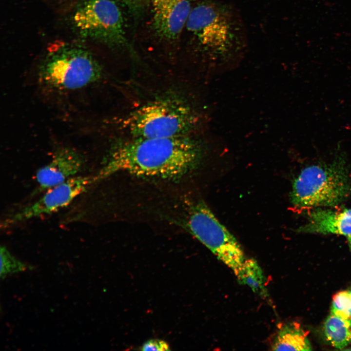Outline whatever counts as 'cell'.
Masks as SVG:
<instances>
[{
  "mask_svg": "<svg viewBox=\"0 0 351 351\" xmlns=\"http://www.w3.org/2000/svg\"><path fill=\"white\" fill-rule=\"evenodd\" d=\"M202 157L199 146L187 136L132 137L111 150L94 180L95 183L119 172L177 179L195 169Z\"/></svg>",
  "mask_w": 351,
  "mask_h": 351,
  "instance_id": "6da1fadb",
  "label": "cell"
},
{
  "mask_svg": "<svg viewBox=\"0 0 351 351\" xmlns=\"http://www.w3.org/2000/svg\"><path fill=\"white\" fill-rule=\"evenodd\" d=\"M186 27L196 51L215 72L236 66L248 48L246 28L237 10L222 0H202L193 6Z\"/></svg>",
  "mask_w": 351,
  "mask_h": 351,
  "instance_id": "7a4b0ae2",
  "label": "cell"
},
{
  "mask_svg": "<svg viewBox=\"0 0 351 351\" xmlns=\"http://www.w3.org/2000/svg\"><path fill=\"white\" fill-rule=\"evenodd\" d=\"M198 117L185 102L176 98L153 100L119 119V129L132 137L167 138L186 136Z\"/></svg>",
  "mask_w": 351,
  "mask_h": 351,
  "instance_id": "3957f363",
  "label": "cell"
},
{
  "mask_svg": "<svg viewBox=\"0 0 351 351\" xmlns=\"http://www.w3.org/2000/svg\"><path fill=\"white\" fill-rule=\"evenodd\" d=\"M40 82L59 91H74L98 81L102 70L85 49L70 45L51 47L39 69Z\"/></svg>",
  "mask_w": 351,
  "mask_h": 351,
  "instance_id": "277c9868",
  "label": "cell"
},
{
  "mask_svg": "<svg viewBox=\"0 0 351 351\" xmlns=\"http://www.w3.org/2000/svg\"><path fill=\"white\" fill-rule=\"evenodd\" d=\"M351 184L343 164L313 165L294 180L290 198L299 209L335 206L349 195Z\"/></svg>",
  "mask_w": 351,
  "mask_h": 351,
  "instance_id": "5b68a950",
  "label": "cell"
},
{
  "mask_svg": "<svg viewBox=\"0 0 351 351\" xmlns=\"http://www.w3.org/2000/svg\"><path fill=\"white\" fill-rule=\"evenodd\" d=\"M185 225L236 276L246 258L240 245L202 201L188 206Z\"/></svg>",
  "mask_w": 351,
  "mask_h": 351,
  "instance_id": "8992f818",
  "label": "cell"
},
{
  "mask_svg": "<svg viewBox=\"0 0 351 351\" xmlns=\"http://www.w3.org/2000/svg\"><path fill=\"white\" fill-rule=\"evenodd\" d=\"M74 21L84 37L114 46L126 43L122 15L112 0H87L75 12Z\"/></svg>",
  "mask_w": 351,
  "mask_h": 351,
  "instance_id": "52a82bcc",
  "label": "cell"
},
{
  "mask_svg": "<svg viewBox=\"0 0 351 351\" xmlns=\"http://www.w3.org/2000/svg\"><path fill=\"white\" fill-rule=\"evenodd\" d=\"M95 183L93 176H75L46 190L38 200L7 216L1 223L3 228L37 217L53 214L69 205Z\"/></svg>",
  "mask_w": 351,
  "mask_h": 351,
  "instance_id": "ba28073f",
  "label": "cell"
},
{
  "mask_svg": "<svg viewBox=\"0 0 351 351\" xmlns=\"http://www.w3.org/2000/svg\"><path fill=\"white\" fill-rule=\"evenodd\" d=\"M85 164L84 156L76 149L70 147L59 149L51 160L37 172L38 192L47 190L76 176Z\"/></svg>",
  "mask_w": 351,
  "mask_h": 351,
  "instance_id": "9c48e42d",
  "label": "cell"
},
{
  "mask_svg": "<svg viewBox=\"0 0 351 351\" xmlns=\"http://www.w3.org/2000/svg\"><path fill=\"white\" fill-rule=\"evenodd\" d=\"M193 0H152L153 26L168 40L178 38L191 13Z\"/></svg>",
  "mask_w": 351,
  "mask_h": 351,
  "instance_id": "30bf717a",
  "label": "cell"
},
{
  "mask_svg": "<svg viewBox=\"0 0 351 351\" xmlns=\"http://www.w3.org/2000/svg\"><path fill=\"white\" fill-rule=\"evenodd\" d=\"M300 232L351 235V209L332 210L316 209L309 214L308 222Z\"/></svg>",
  "mask_w": 351,
  "mask_h": 351,
  "instance_id": "8fae6325",
  "label": "cell"
},
{
  "mask_svg": "<svg viewBox=\"0 0 351 351\" xmlns=\"http://www.w3.org/2000/svg\"><path fill=\"white\" fill-rule=\"evenodd\" d=\"M273 351H311V345L307 334L297 323L281 326L271 344Z\"/></svg>",
  "mask_w": 351,
  "mask_h": 351,
  "instance_id": "7c38bea8",
  "label": "cell"
},
{
  "mask_svg": "<svg viewBox=\"0 0 351 351\" xmlns=\"http://www.w3.org/2000/svg\"><path fill=\"white\" fill-rule=\"evenodd\" d=\"M324 333L333 347L342 349L351 343V318H343L331 313L324 324Z\"/></svg>",
  "mask_w": 351,
  "mask_h": 351,
  "instance_id": "4fadbf2b",
  "label": "cell"
},
{
  "mask_svg": "<svg viewBox=\"0 0 351 351\" xmlns=\"http://www.w3.org/2000/svg\"><path fill=\"white\" fill-rule=\"evenodd\" d=\"M236 277L240 284L248 286L254 293L262 298L269 297L266 278L261 268L254 259L246 258Z\"/></svg>",
  "mask_w": 351,
  "mask_h": 351,
  "instance_id": "5bb4252c",
  "label": "cell"
},
{
  "mask_svg": "<svg viewBox=\"0 0 351 351\" xmlns=\"http://www.w3.org/2000/svg\"><path fill=\"white\" fill-rule=\"evenodd\" d=\"M0 253L1 279H4L9 274L23 271L26 269V265L11 255L5 246H1Z\"/></svg>",
  "mask_w": 351,
  "mask_h": 351,
  "instance_id": "9a60e30c",
  "label": "cell"
},
{
  "mask_svg": "<svg viewBox=\"0 0 351 351\" xmlns=\"http://www.w3.org/2000/svg\"><path fill=\"white\" fill-rule=\"evenodd\" d=\"M331 313L343 318H351V295L350 291H340L333 296Z\"/></svg>",
  "mask_w": 351,
  "mask_h": 351,
  "instance_id": "2e32d148",
  "label": "cell"
},
{
  "mask_svg": "<svg viewBox=\"0 0 351 351\" xmlns=\"http://www.w3.org/2000/svg\"><path fill=\"white\" fill-rule=\"evenodd\" d=\"M142 351H170L169 344L163 340L153 339L145 342L141 347Z\"/></svg>",
  "mask_w": 351,
  "mask_h": 351,
  "instance_id": "e0dca14e",
  "label": "cell"
},
{
  "mask_svg": "<svg viewBox=\"0 0 351 351\" xmlns=\"http://www.w3.org/2000/svg\"><path fill=\"white\" fill-rule=\"evenodd\" d=\"M125 2L129 5H136L141 0H123Z\"/></svg>",
  "mask_w": 351,
  "mask_h": 351,
  "instance_id": "ac0fdd59",
  "label": "cell"
},
{
  "mask_svg": "<svg viewBox=\"0 0 351 351\" xmlns=\"http://www.w3.org/2000/svg\"><path fill=\"white\" fill-rule=\"evenodd\" d=\"M347 237H348V240L349 241V242L351 246V235L348 236Z\"/></svg>",
  "mask_w": 351,
  "mask_h": 351,
  "instance_id": "d6986e66",
  "label": "cell"
},
{
  "mask_svg": "<svg viewBox=\"0 0 351 351\" xmlns=\"http://www.w3.org/2000/svg\"><path fill=\"white\" fill-rule=\"evenodd\" d=\"M350 293H351V290L350 291Z\"/></svg>",
  "mask_w": 351,
  "mask_h": 351,
  "instance_id": "ffe728a7",
  "label": "cell"
}]
</instances>
